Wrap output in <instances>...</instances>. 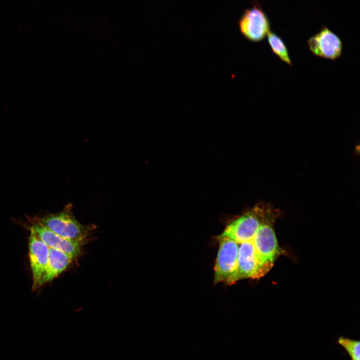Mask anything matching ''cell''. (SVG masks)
Wrapping results in <instances>:
<instances>
[{
	"label": "cell",
	"instance_id": "6da1fadb",
	"mask_svg": "<svg viewBox=\"0 0 360 360\" xmlns=\"http://www.w3.org/2000/svg\"><path fill=\"white\" fill-rule=\"evenodd\" d=\"M278 212L268 204H258L228 224L218 236L230 238L239 244L251 242L260 225Z\"/></svg>",
	"mask_w": 360,
	"mask_h": 360
},
{
	"label": "cell",
	"instance_id": "7a4b0ae2",
	"mask_svg": "<svg viewBox=\"0 0 360 360\" xmlns=\"http://www.w3.org/2000/svg\"><path fill=\"white\" fill-rule=\"evenodd\" d=\"M46 228L66 239L84 241L95 227L84 225L75 218L72 204H68L60 212L49 214L37 220Z\"/></svg>",
	"mask_w": 360,
	"mask_h": 360
},
{
	"label": "cell",
	"instance_id": "3957f363",
	"mask_svg": "<svg viewBox=\"0 0 360 360\" xmlns=\"http://www.w3.org/2000/svg\"><path fill=\"white\" fill-rule=\"evenodd\" d=\"M219 247L216 260L214 283L232 285L237 281L239 244L226 238L218 236Z\"/></svg>",
	"mask_w": 360,
	"mask_h": 360
},
{
	"label": "cell",
	"instance_id": "277c9868",
	"mask_svg": "<svg viewBox=\"0 0 360 360\" xmlns=\"http://www.w3.org/2000/svg\"><path fill=\"white\" fill-rule=\"evenodd\" d=\"M280 212L268 218L260 226L251 241L256 254L260 262L270 270L280 254L274 230V224Z\"/></svg>",
	"mask_w": 360,
	"mask_h": 360
},
{
	"label": "cell",
	"instance_id": "5b68a950",
	"mask_svg": "<svg viewBox=\"0 0 360 360\" xmlns=\"http://www.w3.org/2000/svg\"><path fill=\"white\" fill-rule=\"evenodd\" d=\"M242 34L248 40L260 42L270 32L269 20L262 8L258 5L247 8L238 22Z\"/></svg>",
	"mask_w": 360,
	"mask_h": 360
},
{
	"label": "cell",
	"instance_id": "8992f818",
	"mask_svg": "<svg viewBox=\"0 0 360 360\" xmlns=\"http://www.w3.org/2000/svg\"><path fill=\"white\" fill-rule=\"evenodd\" d=\"M310 50L320 58L336 60L342 52V43L340 38L328 28H323L308 40Z\"/></svg>",
	"mask_w": 360,
	"mask_h": 360
},
{
	"label": "cell",
	"instance_id": "52a82bcc",
	"mask_svg": "<svg viewBox=\"0 0 360 360\" xmlns=\"http://www.w3.org/2000/svg\"><path fill=\"white\" fill-rule=\"evenodd\" d=\"M270 270L258 258L252 242L240 244L238 259L237 280L260 278Z\"/></svg>",
	"mask_w": 360,
	"mask_h": 360
},
{
	"label": "cell",
	"instance_id": "ba28073f",
	"mask_svg": "<svg viewBox=\"0 0 360 360\" xmlns=\"http://www.w3.org/2000/svg\"><path fill=\"white\" fill-rule=\"evenodd\" d=\"M36 236L50 248L62 251L73 260L81 252L84 241H76L65 238L36 222L30 228Z\"/></svg>",
	"mask_w": 360,
	"mask_h": 360
},
{
	"label": "cell",
	"instance_id": "9c48e42d",
	"mask_svg": "<svg viewBox=\"0 0 360 360\" xmlns=\"http://www.w3.org/2000/svg\"><path fill=\"white\" fill-rule=\"evenodd\" d=\"M50 248L43 242L30 228L29 237V256L32 274V288L36 289L38 284L46 267Z\"/></svg>",
	"mask_w": 360,
	"mask_h": 360
},
{
	"label": "cell",
	"instance_id": "30bf717a",
	"mask_svg": "<svg viewBox=\"0 0 360 360\" xmlns=\"http://www.w3.org/2000/svg\"><path fill=\"white\" fill-rule=\"evenodd\" d=\"M73 259L68 254L50 248L48 262L37 288L51 282L70 266Z\"/></svg>",
	"mask_w": 360,
	"mask_h": 360
},
{
	"label": "cell",
	"instance_id": "8fae6325",
	"mask_svg": "<svg viewBox=\"0 0 360 360\" xmlns=\"http://www.w3.org/2000/svg\"><path fill=\"white\" fill-rule=\"evenodd\" d=\"M268 41L272 52L283 62L290 66L292 62L287 47L282 40L276 34L270 32Z\"/></svg>",
	"mask_w": 360,
	"mask_h": 360
},
{
	"label": "cell",
	"instance_id": "7c38bea8",
	"mask_svg": "<svg viewBox=\"0 0 360 360\" xmlns=\"http://www.w3.org/2000/svg\"><path fill=\"white\" fill-rule=\"evenodd\" d=\"M337 342L345 349L352 360H360L359 340L340 336Z\"/></svg>",
	"mask_w": 360,
	"mask_h": 360
}]
</instances>
